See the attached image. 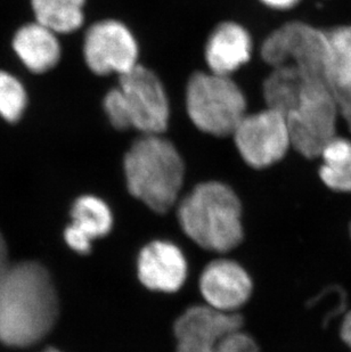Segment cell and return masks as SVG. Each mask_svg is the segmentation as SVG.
Instances as JSON below:
<instances>
[{
    "label": "cell",
    "instance_id": "484cf974",
    "mask_svg": "<svg viewBox=\"0 0 351 352\" xmlns=\"http://www.w3.org/2000/svg\"><path fill=\"white\" fill-rule=\"evenodd\" d=\"M350 236H351V223H350Z\"/></svg>",
    "mask_w": 351,
    "mask_h": 352
},
{
    "label": "cell",
    "instance_id": "6da1fadb",
    "mask_svg": "<svg viewBox=\"0 0 351 352\" xmlns=\"http://www.w3.org/2000/svg\"><path fill=\"white\" fill-rule=\"evenodd\" d=\"M58 300L45 267L32 261L7 267L0 275V342L30 346L53 329Z\"/></svg>",
    "mask_w": 351,
    "mask_h": 352
},
{
    "label": "cell",
    "instance_id": "7402d4cb",
    "mask_svg": "<svg viewBox=\"0 0 351 352\" xmlns=\"http://www.w3.org/2000/svg\"><path fill=\"white\" fill-rule=\"evenodd\" d=\"M262 5L275 10H288L298 6L301 0H259Z\"/></svg>",
    "mask_w": 351,
    "mask_h": 352
},
{
    "label": "cell",
    "instance_id": "7c38bea8",
    "mask_svg": "<svg viewBox=\"0 0 351 352\" xmlns=\"http://www.w3.org/2000/svg\"><path fill=\"white\" fill-rule=\"evenodd\" d=\"M186 276L185 256L173 243L156 241L140 251L138 277L147 289L158 292H177L185 283Z\"/></svg>",
    "mask_w": 351,
    "mask_h": 352
},
{
    "label": "cell",
    "instance_id": "44dd1931",
    "mask_svg": "<svg viewBox=\"0 0 351 352\" xmlns=\"http://www.w3.org/2000/svg\"><path fill=\"white\" fill-rule=\"evenodd\" d=\"M335 93L338 96L341 121L345 122L351 135V85L345 88L335 89Z\"/></svg>",
    "mask_w": 351,
    "mask_h": 352
},
{
    "label": "cell",
    "instance_id": "cb8c5ba5",
    "mask_svg": "<svg viewBox=\"0 0 351 352\" xmlns=\"http://www.w3.org/2000/svg\"><path fill=\"white\" fill-rule=\"evenodd\" d=\"M10 266L8 263V253H7V246L3 235L0 234V275L3 273V270Z\"/></svg>",
    "mask_w": 351,
    "mask_h": 352
},
{
    "label": "cell",
    "instance_id": "5bb4252c",
    "mask_svg": "<svg viewBox=\"0 0 351 352\" xmlns=\"http://www.w3.org/2000/svg\"><path fill=\"white\" fill-rule=\"evenodd\" d=\"M72 223L64 237L67 245L76 252L86 254L92 249L94 239H100L112 230L113 217L103 199L85 195L76 199L71 210Z\"/></svg>",
    "mask_w": 351,
    "mask_h": 352
},
{
    "label": "cell",
    "instance_id": "ba28073f",
    "mask_svg": "<svg viewBox=\"0 0 351 352\" xmlns=\"http://www.w3.org/2000/svg\"><path fill=\"white\" fill-rule=\"evenodd\" d=\"M260 53L272 67L291 64L307 79L330 83L328 34L314 24L304 21L283 24L264 40Z\"/></svg>",
    "mask_w": 351,
    "mask_h": 352
},
{
    "label": "cell",
    "instance_id": "5b68a950",
    "mask_svg": "<svg viewBox=\"0 0 351 352\" xmlns=\"http://www.w3.org/2000/svg\"><path fill=\"white\" fill-rule=\"evenodd\" d=\"M186 109L196 128L225 137L233 135L246 116V100L228 76L196 72L186 87Z\"/></svg>",
    "mask_w": 351,
    "mask_h": 352
},
{
    "label": "cell",
    "instance_id": "9c48e42d",
    "mask_svg": "<svg viewBox=\"0 0 351 352\" xmlns=\"http://www.w3.org/2000/svg\"><path fill=\"white\" fill-rule=\"evenodd\" d=\"M232 136L241 157L255 169L279 162L292 147L286 117L269 107L246 114Z\"/></svg>",
    "mask_w": 351,
    "mask_h": 352
},
{
    "label": "cell",
    "instance_id": "30bf717a",
    "mask_svg": "<svg viewBox=\"0 0 351 352\" xmlns=\"http://www.w3.org/2000/svg\"><path fill=\"white\" fill-rule=\"evenodd\" d=\"M138 45L131 31L116 20L93 24L83 40V57L90 71L98 76H120L138 65Z\"/></svg>",
    "mask_w": 351,
    "mask_h": 352
},
{
    "label": "cell",
    "instance_id": "d4e9b609",
    "mask_svg": "<svg viewBox=\"0 0 351 352\" xmlns=\"http://www.w3.org/2000/svg\"><path fill=\"white\" fill-rule=\"evenodd\" d=\"M43 352H60L58 351V350H56V349H47V350H45V351Z\"/></svg>",
    "mask_w": 351,
    "mask_h": 352
},
{
    "label": "cell",
    "instance_id": "3957f363",
    "mask_svg": "<svg viewBox=\"0 0 351 352\" xmlns=\"http://www.w3.org/2000/svg\"><path fill=\"white\" fill-rule=\"evenodd\" d=\"M242 208L225 184H200L179 204L178 219L189 239L203 249L227 252L243 239Z\"/></svg>",
    "mask_w": 351,
    "mask_h": 352
},
{
    "label": "cell",
    "instance_id": "ac0fdd59",
    "mask_svg": "<svg viewBox=\"0 0 351 352\" xmlns=\"http://www.w3.org/2000/svg\"><path fill=\"white\" fill-rule=\"evenodd\" d=\"M86 0H31L36 22L56 34L74 32L85 19Z\"/></svg>",
    "mask_w": 351,
    "mask_h": 352
},
{
    "label": "cell",
    "instance_id": "2e32d148",
    "mask_svg": "<svg viewBox=\"0 0 351 352\" xmlns=\"http://www.w3.org/2000/svg\"><path fill=\"white\" fill-rule=\"evenodd\" d=\"M308 81L301 71L291 64L273 67L262 87L266 107L279 111L286 117L298 105Z\"/></svg>",
    "mask_w": 351,
    "mask_h": 352
},
{
    "label": "cell",
    "instance_id": "7a4b0ae2",
    "mask_svg": "<svg viewBox=\"0 0 351 352\" xmlns=\"http://www.w3.org/2000/svg\"><path fill=\"white\" fill-rule=\"evenodd\" d=\"M123 166L131 195L158 213L173 208L185 168L171 142L161 135H142L127 152Z\"/></svg>",
    "mask_w": 351,
    "mask_h": 352
},
{
    "label": "cell",
    "instance_id": "d6986e66",
    "mask_svg": "<svg viewBox=\"0 0 351 352\" xmlns=\"http://www.w3.org/2000/svg\"><path fill=\"white\" fill-rule=\"evenodd\" d=\"M330 45V83L334 89L351 85V23L326 30Z\"/></svg>",
    "mask_w": 351,
    "mask_h": 352
},
{
    "label": "cell",
    "instance_id": "9a60e30c",
    "mask_svg": "<svg viewBox=\"0 0 351 352\" xmlns=\"http://www.w3.org/2000/svg\"><path fill=\"white\" fill-rule=\"evenodd\" d=\"M57 36L34 21L17 30L13 39L14 52L30 72L45 74L60 62L62 50Z\"/></svg>",
    "mask_w": 351,
    "mask_h": 352
},
{
    "label": "cell",
    "instance_id": "8fae6325",
    "mask_svg": "<svg viewBox=\"0 0 351 352\" xmlns=\"http://www.w3.org/2000/svg\"><path fill=\"white\" fill-rule=\"evenodd\" d=\"M200 289L206 306L225 313H236L251 296L252 280L235 261L215 260L203 270Z\"/></svg>",
    "mask_w": 351,
    "mask_h": 352
},
{
    "label": "cell",
    "instance_id": "52a82bcc",
    "mask_svg": "<svg viewBox=\"0 0 351 352\" xmlns=\"http://www.w3.org/2000/svg\"><path fill=\"white\" fill-rule=\"evenodd\" d=\"M177 352H259L243 332L242 316L209 306L191 307L175 322Z\"/></svg>",
    "mask_w": 351,
    "mask_h": 352
},
{
    "label": "cell",
    "instance_id": "ffe728a7",
    "mask_svg": "<svg viewBox=\"0 0 351 352\" xmlns=\"http://www.w3.org/2000/svg\"><path fill=\"white\" fill-rule=\"evenodd\" d=\"M28 107V94L23 83L13 74L0 70V118L17 122Z\"/></svg>",
    "mask_w": 351,
    "mask_h": 352
},
{
    "label": "cell",
    "instance_id": "8992f818",
    "mask_svg": "<svg viewBox=\"0 0 351 352\" xmlns=\"http://www.w3.org/2000/svg\"><path fill=\"white\" fill-rule=\"evenodd\" d=\"M286 121L291 146L306 159H318L325 145L339 135L341 114L334 88L325 81L309 80Z\"/></svg>",
    "mask_w": 351,
    "mask_h": 352
},
{
    "label": "cell",
    "instance_id": "277c9868",
    "mask_svg": "<svg viewBox=\"0 0 351 352\" xmlns=\"http://www.w3.org/2000/svg\"><path fill=\"white\" fill-rule=\"evenodd\" d=\"M104 112L116 129H136L142 135H161L169 122V100L154 72L136 65L120 76L119 85L106 94Z\"/></svg>",
    "mask_w": 351,
    "mask_h": 352
},
{
    "label": "cell",
    "instance_id": "e0dca14e",
    "mask_svg": "<svg viewBox=\"0 0 351 352\" xmlns=\"http://www.w3.org/2000/svg\"><path fill=\"white\" fill-rule=\"evenodd\" d=\"M318 159L321 161L318 173L325 186L351 193V137L337 135L325 145Z\"/></svg>",
    "mask_w": 351,
    "mask_h": 352
},
{
    "label": "cell",
    "instance_id": "603a6c76",
    "mask_svg": "<svg viewBox=\"0 0 351 352\" xmlns=\"http://www.w3.org/2000/svg\"><path fill=\"white\" fill-rule=\"evenodd\" d=\"M340 334H341V339L343 340V342L351 349V311L347 314L343 322H342Z\"/></svg>",
    "mask_w": 351,
    "mask_h": 352
},
{
    "label": "cell",
    "instance_id": "4fadbf2b",
    "mask_svg": "<svg viewBox=\"0 0 351 352\" xmlns=\"http://www.w3.org/2000/svg\"><path fill=\"white\" fill-rule=\"evenodd\" d=\"M253 43L246 28L224 22L212 31L206 45V65L212 74L231 76L251 58Z\"/></svg>",
    "mask_w": 351,
    "mask_h": 352
}]
</instances>
